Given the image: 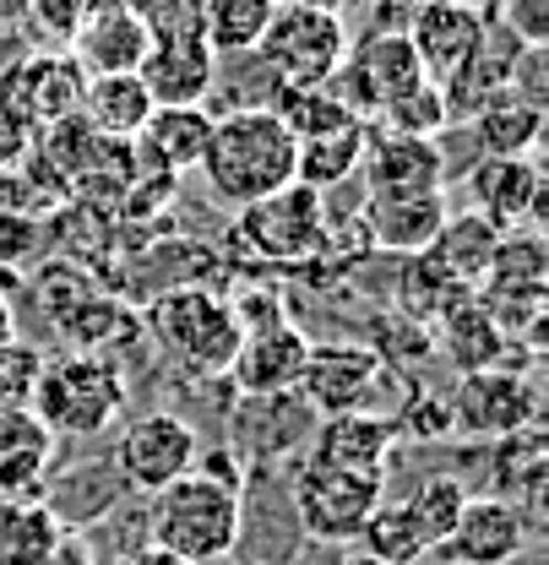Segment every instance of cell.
Here are the masks:
<instances>
[{
	"mask_svg": "<svg viewBox=\"0 0 549 565\" xmlns=\"http://www.w3.org/2000/svg\"><path fill=\"white\" fill-rule=\"evenodd\" d=\"M240 462L229 446H212L197 457L186 479L147 494V544L180 555L186 565H218L240 550L245 533V494H240Z\"/></svg>",
	"mask_w": 549,
	"mask_h": 565,
	"instance_id": "cell-1",
	"label": "cell"
},
{
	"mask_svg": "<svg viewBox=\"0 0 549 565\" xmlns=\"http://www.w3.org/2000/svg\"><path fill=\"white\" fill-rule=\"evenodd\" d=\"M197 169H202L212 202L240 212L283 185H294V131L277 120L273 104L212 115V137H207Z\"/></svg>",
	"mask_w": 549,
	"mask_h": 565,
	"instance_id": "cell-2",
	"label": "cell"
},
{
	"mask_svg": "<svg viewBox=\"0 0 549 565\" xmlns=\"http://www.w3.org/2000/svg\"><path fill=\"white\" fill-rule=\"evenodd\" d=\"M141 327L152 332L158 349L169 353L175 364H186L191 375H229V364L240 353V316H234L229 294L212 288V282L152 294Z\"/></svg>",
	"mask_w": 549,
	"mask_h": 565,
	"instance_id": "cell-3",
	"label": "cell"
},
{
	"mask_svg": "<svg viewBox=\"0 0 549 565\" xmlns=\"http://www.w3.org/2000/svg\"><path fill=\"white\" fill-rule=\"evenodd\" d=\"M126 408V375L109 353L66 349L44 359L33 386V414L55 440H87L104 435Z\"/></svg>",
	"mask_w": 549,
	"mask_h": 565,
	"instance_id": "cell-4",
	"label": "cell"
},
{
	"mask_svg": "<svg viewBox=\"0 0 549 565\" xmlns=\"http://www.w3.org/2000/svg\"><path fill=\"white\" fill-rule=\"evenodd\" d=\"M234 250L267 267H299L332 250V217L327 202L305 185H283L273 196L240 207L234 217Z\"/></svg>",
	"mask_w": 549,
	"mask_h": 565,
	"instance_id": "cell-5",
	"label": "cell"
},
{
	"mask_svg": "<svg viewBox=\"0 0 549 565\" xmlns=\"http://www.w3.org/2000/svg\"><path fill=\"white\" fill-rule=\"evenodd\" d=\"M348 22L344 11H321V6H277L267 22L256 61L267 66L277 87H321L332 82L348 55Z\"/></svg>",
	"mask_w": 549,
	"mask_h": 565,
	"instance_id": "cell-6",
	"label": "cell"
},
{
	"mask_svg": "<svg viewBox=\"0 0 549 565\" xmlns=\"http://www.w3.org/2000/svg\"><path fill=\"white\" fill-rule=\"evenodd\" d=\"M381 494H387V473H344V468H316V462H299L288 484L294 516L316 544H359Z\"/></svg>",
	"mask_w": 549,
	"mask_h": 565,
	"instance_id": "cell-7",
	"label": "cell"
},
{
	"mask_svg": "<svg viewBox=\"0 0 549 565\" xmlns=\"http://www.w3.org/2000/svg\"><path fill=\"white\" fill-rule=\"evenodd\" d=\"M381 386H392V364L370 343H310L294 397L316 419H338V414H376Z\"/></svg>",
	"mask_w": 549,
	"mask_h": 565,
	"instance_id": "cell-8",
	"label": "cell"
},
{
	"mask_svg": "<svg viewBox=\"0 0 549 565\" xmlns=\"http://www.w3.org/2000/svg\"><path fill=\"white\" fill-rule=\"evenodd\" d=\"M197 457H202L197 424L180 419V414L152 408V414H137L131 424H120L109 468L120 473L126 490L158 494V490H169L175 479H186V473L197 468Z\"/></svg>",
	"mask_w": 549,
	"mask_h": 565,
	"instance_id": "cell-9",
	"label": "cell"
},
{
	"mask_svg": "<svg viewBox=\"0 0 549 565\" xmlns=\"http://www.w3.org/2000/svg\"><path fill=\"white\" fill-rule=\"evenodd\" d=\"M82 82H87V71L76 66L66 50H44V55L11 61V66L0 71V120L17 137L50 131L66 115H76Z\"/></svg>",
	"mask_w": 549,
	"mask_h": 565,
	"instance_id": "cell-10",
	"label": "cell"
},
{
	"mask_svg": "<svg viewBox=\"0 0 549 565\" xmlns=\"http://www.w3.org/2000/svg\"><path fill=\"white\" fill-rule=\"evenodd\" d=\"M446 408H452V435L506 440L539 424V392L517 370H474L457 381V392H446Z\"/></svg>",
	"mask_w": 549,
	"mask_h": 565,
	"instance_id": "cell-11",
	"label": "cell"
},
{
	"mask_svg": "<svg viewBox=\"0 0 549 565\" xmlns=\"http://www.w3.org/2000/svg\"><path fill=\"white\" fill-rule=\"evenodd\" d=\"M484 33H489V11H479V6H468V0H419L403 39L413 44L419 71L441 87L452 71L474 61Z\"/></svg>",
	"mask_w": 549,
	"mask_h": 565,
	"instance_id": "cell-12",
	"label": "cell"
},
{
	"mask_svg": "<svg viewBox=\"0 0 549 565\" xmlns=\"http://www.w3.org/2000/svg\"><path fill=\"white\" fill-rule=\"evenodd\" d=\"M137 76L152 109H202L218 87V55L207 50L202 33H169L147 44Z\"/></svg>",
	"mask_w": 549,
	"mask_h": 565,
	"instance_id": "cell-13",
	"label": "cell"
},
{
	"mask_svg": "<svg viewBox=\"0 0 549 565\" xmlns=\"http://www.w3.org/2000/svg\"><path fill=\"white\" fill-rule=\"evenodd\" d=\"M528 550V511L500 494H468L452 539L435 550L446 565H511Z\"/></svg>",
	"mask_w": 549,
	"mask_h": 565,
	"instance_id": "cell-14",
	"label": "cell"
},
{
	"mask_svg": "<svg viewBox=\"0 0 549 565\" xmlns=\"http://www.w3.org/2000/svg\"><path fill=\"white\" fill-rule=\"evenodd\" d=\"M365 196H430L446 191V158L424 137H392V131H365Z\"/></svg>",
	"mask_w": 549,
	"mask_h": 565,
	"instance_id": "cell-15",
	"label": "cell"
},
{
	"mask_svg": "<svg viewBox=\"0 0 549 565\" xmlns=\"http://www.w3.org/2000/svg\"><path fill=\"white\" fill-rule=\"evenodd\" d=\"M468 196L484 223L500 234L511 228H539L545 217V169L539 158H479L468 174Z\"/></svg>",
	"mask_w": 549,
	"mask_h": 565,
	"instance_id": "cell-16",
	"label": "cell"
},
{
	"mask_svg": "<svg viewBox=\"0 0 549 565\" xmlns=\"http://www.w3.org/2000/svg\"><path fill=\"white\" fill-rule=\"evenodd\" d=\"M392 446H398V424L387 414H338V419H316L305 462L344 468V473H387Z\"/></svg>",
	"mask_w": 549,
	"mask_h": 565,
	"instance_id": "cell-17",
	"label": "cell"
},
{
	"mask_svg": "<svg viewBox=\"0 0 549 565\" xmlns=\"http://www.w3.org/2000/svg\"><path fill=\"white\" fill-rule=\"evenodd\" d=\"M207 137H212V115L207 109H152L147 126L131 137V163L137 174H163L180 180L202 163Z\"/></svg>",
	"mask_w": 549,
	"mask_h": 565,
	"instance_id": "cell-18",
	"label": "cell"
},
{
	"mask_svg": "<svg viewBox=\"0 0 549 565\" xmlns=\"http://www.w3.org/2000/svg\"><path fill=\"white\" fill-rule=\"evenodd\" d=\"M446 212H452L446 207V191H430V196H365L359 234L376 250H387V256H419L441 234Z\"/></svg>",
	"mask_w": 549,
	"mask_h": 565,
	"instance_id": "cell-19",
	"label": "cell"
},
{
	"mask_svg": "<svg viewBox=\"0 0 549 565\" xmlns=\"http://www.w3.org/2000/svg\"><path fill=\"white\" fill-rule=\"evenodd\" d=\"M55 446L61 440L39 424L33 408H0V500H39Z\"/></svg>",
	"mask_w": 549,
	"mask_h": 565,
	"instance_id": "cell-20",
	"label": "cell"
},
{
	"mask_svg": "<svg viewBox=\"0 0 549 565\" xmlns=\"http://www.w3.org/2000/svg\"><path fill=\"white\" fill-rule=\"evenodd\" d=\"M76 66L87 71V76H126V71L141 66V55H147V28H141L137 17L126 11V6H104V11H93L82 28H76Z\"/></svg>",
	"mask_w": 549,
	"mask_h": 565,
	"instance_id": "cell-21",
	"label": "cell"
},
{
	"mask_svg": "<svg viewBox=\"0 0 549 565\" xmlns=\"http://www.w3.org/2000/svg\"><path fill=\"white\" fill-rule=\"evenodd\" d=\"M495 245H500V228L495 223H484L479 212H446V223H441V234L430 239V250H419V256H430L446 278L457 282V288H479L484 273H489V262H495Z\"/></svg>",
	"mask_w": 549,
	"mask_h": 565,
	"instance_id": "cell-22",
	"label": "cell"
},
{
	"mask_svg": "<svg viewBox=\"0 0 549 565\" xmlns=\"http://www.w3.org/2000/svg\"><path fill=\"white\" fill-rule=\"evenodd\" d=\"M76 115H82L98 137L131 147V137L147 126V115H152V98H147V87H141L137 71H126V76H87V82H82Z\"/></svg>",
	"mask_w": 549,
	"mask_h": 565,
	"instance_id": "cell-23",
	"label": "cell"
},
{
	"mask_svg": "<svg viewBox=\"0 0 549 565\" xmlns=\"http://www.w3.org/2000/svg\"><path fill=\"white\" fill-rule=\"evenodd\" d=\"M365 131L370 126H338V131H321V137H299L294 141V185L327 196L332 185H344L348 174H359V158H365Z\"/></svg>",
	"mask_w": 549,
	"mask_h": 565,
	"instance_id": "cell-24",
	"label": "cell"
},
{
	"mask_svg": "<svg viewBox=\"0 0 549 565\" xmlns=\"http://www.w3.org/2000/svg\"><path fill=\"white\" fill-rule=\"evenodd\" d=\"M392 500L403 505V516H409V527L419 533L424 555H435V550L452 539V527H457V516H463V505H468V490H463V479H452V473H424L409 494H392Z\"/></svg>",
	"mask_w": 549,
	"mask_h": 565,
	"instance_id": "cell-25",
	"label": "cell"
},
{
	"mask_svg": "<svg viewBox=\"0 0 549 565\" xmlns=\"http://www.w3.org/2000/svg\"><path fill=\"white\" fill-rule=\"evenodd\" d=\"M441 349H446V359L457 364V375H474V370H500V353L511 349L506 343V332L489 321V310H484L479 299H463L441 327Z\"/></svg>",
	"mask_w": 549,
	"mask_h": 565,
	"instance_id": "cell-26",
	"label": "cell"
},
{
	"mask_svg": "<svg viewBox=\"0 0 549 565\" xmlns=\"http://www.w3.org/2000/svg\"><path fill=\"white\" fill-rule=\"evenodd\" d=\"M468 126H474V137H479L484 158H534V152H539V137H545V109L506 93L500 104H489Z\"/></svg>",
	"mask_w": 549,
	"mask_h": 565,
	"instance_id": "cell-27",
	"label": "cell"
},
{
	"mask_svg": "<svg viewBox=\"0 0 549 565\" xmlns=\"http://www.w3.org/2000/svg\"><path fill=\"white\" fill-rule=\"evenodd\" d=\"M277 0H202V39L212 55H256Z\"/></svg>",
	"mask_w": 549,
	"mask_h": 565,
	"instance_id": "cell-28",
	"label": "cell"
},
{
	"mask_svg": "<svg viewBox=\"0 0 549 565\" xmlns=\"http://www.w3.org/2000/svg\"><path fill=\"white\" fill-rule=\"evenodd\" d=\"M61 522L44 500H0V565H44Z\"/></svg>",
	"mask_w": 549,
	"mask_h": 565,
	"instance_id": "cell-29",
	"label": "cell"
},
{
	"mask_svg": "<svg viewBox=\"0 0 549 565\" xmlns=\"http://www.w3.org/2000/svg\"><path fill=\"white\" fill-rule=\"evenodd\" d=\"M463 299H468V288H457V282L446 278L430 256H409V262H403L398 305H403V316H409L413 327H441Z\"/></svg>",
	"mask_w": 549,
	"mask_h": 565,
	"instance_id": "cell-30",
	"label": "cell"
},
{
	"mask_svg": "<svg viewBox=\"0 0 549 565\" xmlns=\"http://www.w3.org/2000/svg\"><path fill=\"white\" fill-rule=\"evenodd\" d=\"M392 137H424V141H435L452 120H446V98H441V87L424 76V82H413V87H403L392 104H381V115H376ZM370 120V126H376Z\"/></svg>",
	"mask_w": 549,
	"mask_h": 565,
	"instance_id": "cell-31",
	"label": "cell"
},
{
	"mask_svg": "<svg viewBox=\"0 0 549 565\" xmlns=\"http://www.w3.org/2000/svg\"><path fill=\"white\" fill-rule=\"evenodd\" d=\"M500 451V479H506V490L511 494H528L539 490V479H545V435H539V424L534 429H517V435H506V440H495ZM506 494V500H511Z\"/></svg>",
	"mask_w": 549,
	"mask_h": 565,
	"instance_id": "cell-32",
	"label": "cell"
},
{
	"mask_svg": "<svg viewBox=\"0 0 549 565\" xmlns=\"http://www.w3.org/2000/svg\"><path fill=\"white\" fill-rule=\"evenodd\" d=\"M44 353L22 338H11L0 349V408H33V386H39Z\"/></svg>",
	"mask_w": 549,
	"mask_h": 565,
	"instance_id": "cell-33",
	"label": "cell"
},
{
	"mask_svg": "<svg viewBox=\"0 0 549 565\" xmlns=\"http://www.w3.org/2000/svg\"><path fill=\"white\" fill-rule=\"evenodd\" d=\"M147 28V39L169 33H202V0H115Z\"/></svg>",
	"mask_w": 549,
	"mask_h": 565,
	"instance_id": "cell-34",
	"label": "cell"
},
{
	"mask_svg": "<svg viewBox=\"0 0 549 565\" xmlns=\"http://www.w3.org/2000/svg\"><path fill=\"white\" fill-rule=\"evenodd\" d=\"M398 440L409 435V429H419L424 440H446L452 435V408H446V392H413L409 408L398 414Z\"/></svg>",
	"mask_w": 549,
	"mask_h": 565,
	"instance_id": "cell-35",
	"label": "cell"
},
{
	"mask_svg": "<svg viewBox=\"0 0 549 565\" xmlns=\"http://www.w3.org/2000/svg\"><path fill=\"white\" fill-rule=\"evenodd\" d=\"M495 22H500L517 44H528V50H545L549 44V0H506Z\"/></svg>",
	"mask_w": 549,
	"mask_h": 565,
	"instance_id": "cell-36",
	"label": "cell"
},
{
	"mask_svg": "<svg viewBox=\"0 0 549 565\" xmlns=\"http://www.w3.org/2000/svg\"><path fill=\"white\" fill-rule=\"evenodd\" d=\"M44 565H93V544H87V533L61 527V539H55V550L44 555Z\"/></svg>",
	"mask_w": 549,
	"mask_h": 565,
	"instance_id": "cell-37",
	"label": "cell"
},
{
	"mask_svg": "<svg viewBox=\"0 0 549 565\" xmlns=\"http://www.w3.org/2000/svg\"><path fill=\"white\" fill-rule=\"evenodd\" d=\"M115 565H186V561H180V555H169V550H158V544H137V550L115 555Z\"/></svg>",
	"mask_w": 549,
	"mask_h": 565,
	"instance_id": "cell-38",
	"label": "cell"
},
{
	"mask_svg": "<svg viewBox=\"0 0 549 565\" xmlns=\"http://www.w3.org/2000/svg\"><path fill=\"white\" fill-rule=\"evenodd\" d=\"M22 17H33V0H0V28H17Z\"/></svg>",
	"mask_w": 549,
	"mask_h": 565,
	"instance_id": "cell-39",
	"label": "cell"
},
{
	"mask_svg": "<svg viewBox=\"0 0 549 565\" xmlns=\"http://www.w3.org/2000/svg\"><path fill=\"white\" fill-rule=\"evenodd\" d=\"M11 338H17V316H11V299L0 294V349H6Z\"/></svg>",
	"mask_w": 549,
	"mask_h": 565,
	"instance_id": "cell-40",
	"label": "cell"
},
{
	"mask_svg": "<svg viewBox=\"0 0 549 565\" xmlns=\"http://www.w3.org/2000/svg\"><path fill=\"white\" fill-rule=\"evenodd\" d=\"M277 6H321V11H344L353 0H277Z\"/></svg>",
	"mask_w": 549,
	"mask_h": 565,
	"instance_id": "cell-41",
	"label": "cell"
},
{
	"mask_svg": "<svg viewBox=\"0 0 549 565\" xmlns=\"http://www.w3.org/2000/svg\"><path fill=\"white\" fill-rule=\"evenodd\" d=\"M348 565H376V561H370V555H359V561H348Z\"/></svg>",
	"mask_w": 549,
	"mask_h": 565,
	"instance_id": "cell-42",
	"label": "cell"
},
{
	"mask_svg": "<svg viewBox=\"0 0 549 565\" xmlns=\"http://www.w3.org/2000/svg\"><path fill=\"white\" fill-rule=\"evenodd\" d=\"M370 6H403V0H370Z\"/></svg>",
	"mask_w": 549,
	"mask_h": 565,
	"instance_id": "cell-43",
	"label": "cell"
},
{
	"mask_svg": "<svg viewBox=\"0 0 549 565\" xmlns=\"http://www.w3.org/2000/svg\"><path fill=\"white\" fill-rule=\"evenodd\" d=\"M511 565H528V561H511Z\"/></svg>",
	"mask_w": 549,
	"mask_h": 565,
	"instance_id": "cell-44",
	"label": "cell"
}]
</instances>
